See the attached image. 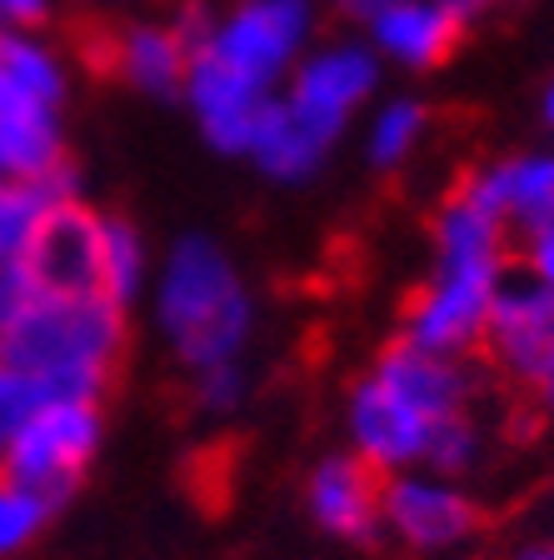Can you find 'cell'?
Listing matches in <instances>:
<instances>
[{"label": "cell", "instance_id": "6da1fadb", "mask_svg": "<svg viewBox=\"0 0 554 560\" xmlns=\"http://www.w3.org/2000/svg\"><path fill=\"white\" fill-rule=\"evenodd\" d=\"M126 361V311L116 301L35 295L11 326H0V365L46 385L50 400H95L116 385Z\"/></svg>", "mask_w": 554, "mask_h": 560}, {"label": "cell", "instance_id": "7a4b0ae2", "mask_svg": "<svg viewBox=\"0 0 554 560\" xmlns=\"http://www.w3.org/2000/svg\"><path fill=\"white\" fill-rule=\"evenodd\" d=\"M161 320L175 355L190 371L235 361V350L250 336V295L240 291V280L215 241L190 235L175 245L161 291Z\"/></svg>", "mask_w": 554, "mask_h": 560}, {"label": "cell", "instance_id": "3957f363", "mask_svg": "<svg viewBox=\"0 0 554 560\" xmlns=\"http://www.w3.org/2000/svg\"><path fill=\"white\" fill-rule=\"evenodd\" d=\"M95 451H101V406L95 400H46L5 441L0 480H11L15 490L56 511L75 495Z\"/></svg>", "mask_w": 554, "mask_h": 560}, {"label": "cell", "instance_id": "277c9868", "mask_svg": "<svg viewBox=\"0 0 554 560\" xmlns=\"http://www.w3.org/2000/svg\"><path fill=\"white\" fill-rule=\"evenodd\" d=\"M515 396H534L554 371V291L534 276H499L480 350Z\"/></svg>", "mask_w": 554, "mask_h": 560}, {"label": "cell", "instance_id": "5b68a950", "mask_svg": "<svg viewBox=\"0 0 554 560\" xmlns=\"http://www.w3.org/2000/svg\"><path fill=\"white\" fill-rule=\"evenodd\" d=\"M25 270H31L35 295H66V301L101 295V301H110L105 295V215L85 210L75 196L56 200L25 245Z\"/></svg>", "mask_w": 554, "mask_h": 560}, {"label": "cell", "instance_id": "8992f818", "mask_svg": "<svg viewBox=\"0 0 554 560\" xmlns=\"http://www.w3.org/2000/svg\"><path fill=\"white\" fill-rule=\"evenodd\" d=\"M305 25H310L305 0H240L231 21L220 25L196 56L220 60L231 75L266 91L275 81V70L290 60V50L300 46Z\"/></svg>", "mask_w": 554, "mask_h": 560}, {"label": "cell", "instance_id": "52a82bcc", "mask_svg": "<svg viewBox=\"0 0 554 560\" xmlns=\"http://www.w3.org/2000/svg\"><path fill=\"white\" fill-rule=\"evenodd\" d=\"M305 505L325 536L350 540V546H375L385 530V476L359 455H330L315 466Z\"/></svg>", "mask_w": 554, "mask_h": 560}, {"label": "cell", "instance_id": "ba28073f", "mask_svg": "<svg viewBox=\"0 0 554 560\" xmlns=\"http://www.w3.org/2000/svg\"><path fill=\"white\" fill-rule=\"evenodd\" d=\"M480 505L464 490L445 486L435 476H394L385 480V530L410 550H445L480 530Z\"/></svg>", "mask_w": 554, "mask_h": 560}, {"label": "cell", "instance_id": "9c48e42d", "mask_svg": "<svg viewBox=\"0 0 554 560\" xmlns=\"http://www.w3.org/2000/svg\"><path fill=\"white\" fill-rule=\"evenodd\" d=\"M429 431H435V420L420 416L410 400H400L375 375L365 385H355V396H350V435H355V455L369 460L380 476L425 460Z\"/></svg>", "mask_w": 554, "mask_h": 560}, {"label": "cell", "instance_id": "30bf717a", "mask_svg": "<svg viewBox=\"0 0 554 560\" xmlns=\"http://www.w3.org/2000/svg\"><path fill=\"white\" fill-rule=\"evenodd\" d=\"M369 375L380 385H390L394 396L410 400L435 425L450 416H464V406H470V371L460 361H450V355L410 346V340H390Z\"/></svg>", "mask_w": 554, "mask_h": 560}, {"label": "cell", "instance_id": "8fae6325", "mask_svg": "<svg viewBox=\"0 0 554 560\" xmlns=\"http://www.w3.org/2000/svg\"><path fill=\"white\" fill-rule=\"evenodd\" d=\"M369 81H375V60L365 50H330V56L310 60L295 81V95H290V110L300 120H310L325 140H335L345 116L365 101Z\"/></svg>", "mask_w": 554, "mask_h": 560}, {"label": "cell", "instance_id": "7c38bea8", "mask_svg": "<svg viewBox=\"0 0 554 560\" xmlns=\"http://www.w3.org/2000/svg\"><path fill=\"white\" fill-rule=\"evenodd\" d=\"M375 40H380L390 56L410 60V66H445V60L460 50L464 40V15L450 11L445 0H394L375 15Z\"/></svg>", "mask_w": 554, "mask_h": 560}, {"label": "cell", "instance_id": "4fadbf2b", "mask_svg": "<svg viewBox=\"0 0 554 560\" xmlns=\"http://www.w3.org/2000/svg\"><path fill=\"white\" fill-rule=\"evenodd\" d=\"M190 75V50L170 25H116V81H130L151 95H180Z\"/></svg>", "mask_w": 554, "mask_h": 560}, {"label": "cell", "instance_id": "5bb4252c", "mask_svg": "<svg viewBox=\"0 0 554 560\" xmlns=\"http://www.w3.org/2000/svg\"><path fill=\"white\" fill-rule=\"evenodd\" d=\"M325 145H330V140H325L310 120L295 116L290 105H266V110H260V126H255V136H250L255 161L266 165L270 175H280V180L310 175L315 165L325 161Z\"/></svg>", "mask_w": 554, "mask_h": 560}, {"label": "cell", "instance_id": "9a60e30c", "mask_svg": "<svg viewBox=\"0 0 554 560\" xmlns=\"http://www.w3.org/2000/svg\"><path fill=\"white\" fill-rule=\"evenodd\" d=\"M140 285V235L126 215H105V295L126 305Z\"/></svg>", "mask_w": 554, "mask_h": 560}, {"label": "cell", "instance_id": "2e32d148", "mask_svg": "<svg viewBox=\"0 0 554 560\" xmlns=\"http://www.w3.org/2000/svg\"><path fill=\"white\" fill-rule=\"evenodd\" d=\"M429 126V110L425 105H390L380 116V126H375V136H369V155H375V165L380 171H390V165L410 161V151L420 145V136H425Z\"/></svg>", "mask_w": 554, "mask_h": 560}, {"label": "cell", "instance_id": "e0dca14e", "mask_svg": "<svg viewBox=\"0 0 554 560\" xmlns=\"http://www.w3.org/2000/svg\"><path fill=\"white\" fill-rule=\"evenodd\" d=\"M474 460H480V431H474L470 410H464V416L439 420L435 431H429L425 466H435L439 476H464Z\"/></svg>", "mask_w": 554, "mask_h": 560}, {"label": "cell", "instance_id": "ac0fdd59", "mask_svg": "<svg viewBox=\"0 0 554 560\" xmlns=\"http://www.w3.org/2000/svg\"><path fill=\"white\" fill-rule=\"evenodd\" d=\"M50 521V511L35 495L15 490L11 480H0V560L25 550L35 536H40V525Z\"/></svg>", "mask_w": 554, "mask_h": 560}, {"label": "cell", "instance_id": "d6986e66", "mask_svg": "<svg viewBox=\"0 0 554 560\" xmlns=\"http://www.w3.org/2000/svg\"><path fill=\"white\" fill-rule=\"evenodd\" d=\"M196 406L200 410H231L235 400L245 396V375L235 371V361L231 365H205V371H196Z\"/></svg>", "mask_w": 554, "mask_h": 560}, {"label": "cell", "instance_id": "ffe728a7", "mask_svg": "<svg viewBox=\"0 0 554 560\" xmlns=\"http://www.w3.org/2000/svg\"><path fill=\"white\" fill-rule=\"evenodd\" d=\"M31 301H35V285H31V270H25V256H0V326H11Z\"/></svg>", "mask_w": 554, "mask_h": 560}, {"label": "cell", "instance_id": "44dd1931", "mask_svg": "<svg viewBox=\"0 0 554 560\" xmlns=\"http://www.w3.org/2000/svg\"><path fill=\"white\" fill-rule=\"evenodd\" d=\"M524 245H530V250H524V266H530V276L554 291V225H550V231H540V235H530Z\"/></svg>", "mask_w": 554, "mask_h": 560}, {"label": "cell", "instance_id": "7402d4cb", "mask_svg": "<svg viewBox=\"0 0 554 560\" xmlns=\"http://www.w3.org/2000/svg\"><path fill=\"white\" fill-rule=\"evenodd\" d=\"M0 15H5V21H15V25H46L50 5H46V0H0Z\"/></svg>", "mask_w": 554, "mask_h": 560}, {"label": "cell", "instance_id": "603a6c76", "mask_svg": "<svg viewBox=\"0 0 554 560\" xmlns=\"http://www.w3.org/2000/svg\"><path fill=\"white\" fill-rule=\"evenodd\" d=\"M385 5H394V0H335V11L355 15V21H375Z\"/></svg>", "mask_w": 554, "mask_h": 560}, {"label": "cell", "instance_id": "cb8c5ba5", "mask_svg": "<svg viewBox=\"0 0 554 560\" xmlns=\"http://www.w3.org/2000/svg\"><path fill=\"white\" fill-rule=\"evenodd\" d=\"M534 400H540V406H544V410H550V416H554V371L544 375V385H540V390H534Z\"/></svg>", "mask_w": 554, "mask_h": 560}, {"label": "cell", "instance_id": "d4e9b609", "mask_svg": "<svg viewBox=\"0 0 554 560\" xmlns=\"http://www.w3.org/2000/svg\"><path fill=\"white\" fill-rule=\"evenodd\" d=\"M515 560H554V546H544V550H524V556H515Z\"/></svg>", "mask_w": 554, "mask_h": 560}, {"label": "cell", "instance_id": "484cf974", "mask_svg": "<svg viewBox=\"0 0 554 560\" xmlns=\"http://www.w3.org/2000/svg\"><path fill=\"white\" fill-rule=\"evenodd\" d=\"M544 110H550V120H554V85H550V101H544Z\"/></svg>", "mask_w": 554, "mask_h": 560}, {"label": "cell", "instance_id": "4316f807", "mask_svg": "<svg viewBox=\"0 0 554 560\" xmlns=\"http://www.w3.org/2000/svg\"><path fill=\"white\" fill-rule=\"evenodd\" d=\"M0 460H5V445H0Z\"/></svg>", "mask_w": 554, "mask_h": 560}]
</instances>
